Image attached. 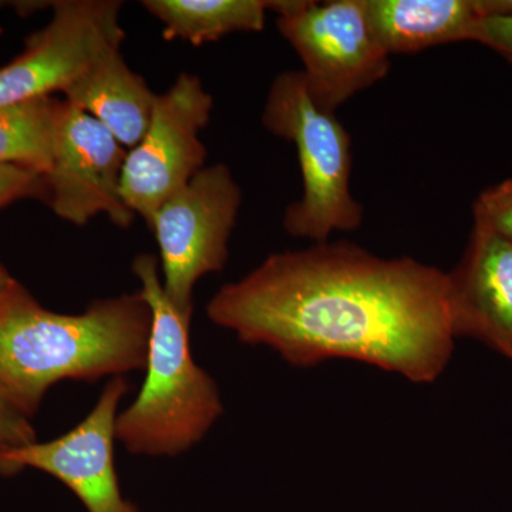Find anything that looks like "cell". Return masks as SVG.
I'll list each match as a JSON object with an SVG mask.
<instances>
[{
  "label": "cell",
  "mask_w": 512,
  "mask_h": 512,
  "mask_svg": "<svg viewBox=\"0 0 512 512\" xmlns=\"http://www.w3.org/2000/svg\"><path fill=\"white\" fill-rule=\"evenodd\" d=\"M214 325L298 367L356 360L433 383L454 352L448 275L348 241L269 255L207 305Z\"/></svg>",
  "instance_id": "6da1fadb"
},
{
  "label": "cell",
  "mask_w": 512,
  "mask_h": 512,
  "mask_svg": "<svg viewBox=\"0 0 512 512\" xmlns=\"http://www.w3.org/2000/svg\"><path fill=\"white\" fill-rule=\"evenodd\" d=\"M151 309L143 293L99 299L67 315L20 288L0 312V384L33 416L63 380L96 382L146 370Z\"/></svg>",
  "instance_id": "7a4b0ae2"
},
{
  "label": "cell",
  "mask_w": 512,
  "mask_h": 512,
  "mask_svg": "<svg viewBox=\"0 0 512 512\" xmlns=\"http://www.w3.org/2000/svg\"><path fill=\"white\" fill-rule=\"evenodd\" d=\"M131 271L151 309L146 380L119 413L116 439L133 456L177 457L197 446L224 413L221 392L195 362L191 319L164 291L157 256L138 255Z\"/></svg>",
  "instance_id": "3957f363"
},
{
  "label": "cell",
  "mask_w": 512,
  "mask_h": 512,
  "mask_svg": "<svg viewBox=\"0 0 512 512\" xmlns=\"http://www.w3.org/2000/svg\"><path fill=\"white\" fill-rule=\"evenodd\" d=\"M262 124L298 151L303 192L286 208L291 237L329 241L333 232L355 231L365 208L350 190L352 138L335 113L313 101L301 70L278 74L269 87Z\"/></svg>",
  "instance_id": "277c9868"
},
{
  "label": "cell",
  "mask_w": 512,
  "mask_h": 512,
  "mask_svg": "<svg viewBox=\"0 0 512 512\" xmlns=\"http://www.w3.org/2000/svg\"><path fill=\"white\" fill-rule=\"evenodd\" d=\"M279 32L298 53L313 101L335 113L389 74L390 55L370 25L366 0H274Z\"/></svg>",
  "instance_id": "5b68a950"
},
{
  "label": "cell",
  "mask_w": 512,
  "mask_h": 512,
  "mask_svg": "<svg viewBox=\"0 0 512 512\" xmlns=\"http://www.w3.org/2000/svg\"><path fill=\"white\" fill-rule=\"evenodd\" d=\"M242 191L227 164L205 165L167 198L148 228L156 235L164 291L181 311L194 313L195 286L224 269Z\"/></svg>",
  "instance_id": "8992f818"
},
{
  "label": "cell",
  "mask_w": 512,
  "mask_h": 512,
  "mask_svg": "<svg viewBox=\"0 0 512 512\" xmlns=\"http://www.w3.org/2000/svg\"><path fill=\"white\" fill-rule=\"evenodd\" d=\"M212 109L214 97L191 73L178 74L173 86L157 96L146 134L127 151L121 175L124 202L147 225L161 204L207 165L200 133Z\"/></svg>",
  "instance_id": "52a82bcc"
},
{
  "label": "cell",
  "mask_w": 512,
  "mask_h": 512,
  "mask_svg": "<svg viewBox=\"0 0 512 512\" xmlns=\"http://www.w3.org/2000/svg\"><path fill=\"white\" fill-rule=\"evenodd\" d=\"M119 0H60L45 28L0 67V106L64 93L97 60L121 50Z\"/></svg>",
  "instance_id": "ba28073f"
},
{
  "label": "cell",
  "mask_w": 512,
  "mask_h": 512,
  "mask_svg": "<svg viewBox=\"0 0 512 512\" xmlns=\"http://www.w3.org/2000/svg\"><path fill=\"white\" fill-rule=\"evenodd\" d=\"M128 390L126 377H113L72 430L0 454V474L36 468L70 488L89 512H140L121 494L114 453L117 416Z\"/></svg>",
  "instance_id": "9c48e42d"
},
{
  "label": "cell",
  "mask_w": 512,
  "mask_h": 512,
  "mask_svg": "<svg viewBox=\"0 0 512 512\" xmlns=\"http://www.w3.org/2000/svg\"><path fill=\"white\" fill-rule=\"evenodd\" d=\"M126 157V148L103 124L63 100L45 175L47 200L57 217L82 227L103 214L117 227H130L134 214L121 195Z\"/></svg>",
  "instance_id": "30bf717a"
},
{
  "label": "cell",
  "mask_w": 512,
  "mask_h": 512,
  "mask_svg": "<svg viewBox=\"0 0 512 512\" xmlns=\"http://www.w3.org/2000/svg\"><path fill=\"white\" fill-rule=\"evenodd\" d=\"M447 275L456 339H476L512 360L511 242L474 222L463 258Z\"/></svg>",
  "instance_id": "8fae6325"
},
{
  "label": "cell",
  "mask_w": 512,
  "mask_h": 512,
  "mask_svg": "<svg viewBox=\"0 0 512 512\" xmlns=\"http://www.w3.org/2000/svg\"><path fill=\"white\" fill-rule=\"evenodd\" d=\"M370 25L390 56L474 42L485 19L481 0H366Z\"/></svg>",
  "instance_id": "7c38bea8"
},
{
  "label": "cell",
  "mask_w": 512,
  "mask_h": 512,
  "mask_svg": "<svg viewBox=\"0 0 512 512\" xmlns=\"http://www.w3.org/2000/svg\"><path fill=\"white\" fill-rule=\"evenodd\" d=\"M63 96L103 124L126 150L143 140L157 100L146 80L128 67L121 50L97 60Z\"/></svg>",
  "instance_id": "4fadbf2b"
},
{
  "label": "cell",
  "mask_w": 512,
  "mask_h": 512,
  "mask_svg": "<svg viewBox=\"0 0 512 512\" xmlns=\"http://www.w3.org/2000/svg\"><path fill=\"white\" fill-rule=\"evenodd\" d=\"M143 8L160 20L168 42L192 46L217 42L237 32H262L272 0H144Z\"/></svg>",
  "instance_id": "5bb4252c"
},
{
  "label": "cell",
  "mask_w": 512,
  "mask_h": 512,
  "mask_svg": "<svg viewBox=\"0 0 512 512\" xmlns=\"http://www.w3.org/2000/svg\"><path fill=\"white\" fill-rule=\"evenodd\" d=\"M62 107L55 97L0 106V167L28 168L45 177Z\"/></svg>",
  "instance_id": "9a60e30c"
},
{
  "label": "cell",
  "mask_w": 512,
  "mask_h": 512,
  "mask_svg": "<svg viewBox=\"0 0 512 512\" xmlns=\"http://www.w3.org/2000/svg\"><path fill=\"white\" fill-rule=\"evenodd\" d=\"M473 211L474 222L493 229L512 244V178L481 192Z\"/></svg>",
  "instance_id": "2e32d148"
},
{
  "label": "cell",
  "mask_w": 512,
  "mask_h": 512,
  "mask_svg": "<svg viewBox=\"0 0 512 512\" xmlns=\"http://www.w3.org/2000/svg\"><path fill=\"white\" fill-rule=\"evenodd\" d=\"M30 419L32 416L0 384V454L37 441Z\"/></svg>",
  "instance_id": "e0dca14e"
},
{
  "label": "cell",
  "mask_w": 512,
  "mask_h": 512,
  "mask_svg": "<svg viewBox=\"0 0 512 512\" xmlns=\"http://www.w3.org/2000/svg\"><path fill=\"white\" fill-rule=\"evenodd\" d=\"M46 192L45 177L20 167H0V208L20 198Z\"/></svg>",
  "instance_id": "ac0fdd59"
},
{
  "label": "cell",
  "mask_w": 512,
  "mask_h": 512,
  "mask_svg": "<svg viewBox=\"0 0 512 512\" xmlns=\"http://www.w3.org/2000/svg\"><path fill=\"white\" fill-rule=\"evenodd\" d=\"M474 42L490 47L512 63V15L481 20Z\"/></svg>",
  "instance_id": "d6986e66"
},
{
  "label": "cell",
  "mask_w": 512,
  "mask_h": 512,
  "mask_svg": "<svg viewBox=\"0 0 512 512\" xmlns=\"http://www.w3.org/2000/svg\"><path fill=\"white\" fill-rule=\"evenodd\" d=\"M20 288H22V285L15 278H12L8 271L0 274V312L12 301L13 296L18 293Z\"/></svg>",
  "instance_id": "ffe728a7"
},
{
  "label": "cell",
  "mask_w": 512,
  "mask_h": 512,
  "mask_svg": "<svg viewBox=\"0 0 512 512\" xmlns=\"http://www.w3.org/2000/svg\"><path fill=\"white\" fill-rule=\"evenodd\" d=\"M5 271H6V269H5V268H3V266H2V265H0V274H2V272H5Z\"/></svg>",
  "instance_id": "44dd1931"
}]
</instances>
